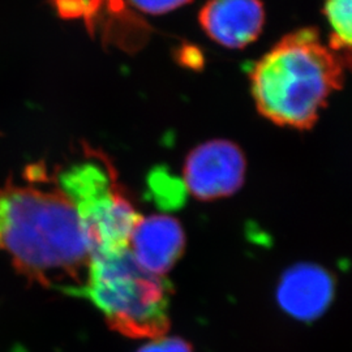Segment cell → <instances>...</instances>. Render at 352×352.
<instances>
[{
	"instance_id": "cell-1",
	"label": "cell",
	"mask_w": 352,
	"mask_h": 352,
	"mask_svg": "<svg viewBox=\"0 0 352 352\" xmlns=\"http://www.w3.org/2000/svg\"><path fill=\"white\" fill-rule=\"evenodd\" d=\"M0 251L29 283L77 298L88 278L91 251L75 206L58 186L36 180L0 187Z\"/></svg>"
},
{
	"instance_id": "cell-2",
	"label": "cell",
	"mask_w": 352,
	"mask_h": 352,
	"mask_svg": "<svg viewBox=\"0 0 352 352\" xmlns=\"http://www.w3.org/2000/svg\"><path fill=\"white\" fill-rule=\"evenodd\" d=\"M343 64L316 28L279 39L251 71L258 113L278 126L309 129L329 98L343 85Z\"/></svg>"
},
{
	"instance_id": "cell-3",
	"label": "cell",
	"mask_w": 352,
	"mask_h": 352,
	"mask_svg": "<svg viewBox=\"0 0 352 352\" xmlns=\"http://www.w3.org/2000/svg\"><path fill=\"white\" fill-rule=\"evenodd\" d=\"M173 287L145 270L126 248L91 256L88 278L77 298H87L110 329L128 338H160L170 327Z\"/></svg>"
},
{
	"instance_id": "cell-4",
	"label": "cell",
	"mask_w": 352,
	"mask_h": 352,
	"mask_svg": "<svg viewBox=\"0 0 352 352\" xmlns=\"http://www.w3.org/2000/svg\"><path fill=\"white\" fill-rule=\"evenodd\" d=\"M84 146L91 161L64 170L58 175V187L75 206L91 256L123 251L142 215L120 184L110 158Z\"/></svg>"
},
{
	"instance_id": "cell-5",
	"label": "cell",
	"mask_w": 352,
	"mask_h": 352,
	"mask_svg": "<svg viewBox=\"0 0 352 352\" xmlns=\"http://www.w3.org/2000/svg\"><path fill=\"white\" fill-rule=\"evenodd\" d=\"M189 192L201 201L234 195L244 183L245 157L227 140H213L190 151L183 168Z\"/></svg>"
},
{
	"instance_id": "cell-6",
	"label": "cell",
	"mask_w": 352,
	"mask_h": 352,
	"mask_svg": "<svg viewBox=\"0 0 352 352\" xmlns=\"http://www.w3.org/2000/svg\"><path fill=\"white\" fill-rule=\"evenodd\" d=\"M206 36L227 49H244L260 37L265 24L261 0H208L199 13Z\"/></svg>"
},
{
	"instance_id": "cell-7",
	"label": "cell",
	"mask_w": 352,
	"mask_h": 352,
	"mask_svg": "<svg viewBox=\"0 0 352 352\" xmlns=\"http://www.w3.org/2000/svg\"><path fill=\"white\" fill-rule=\"evenodd\" d=\"M186 248V234L180 222L170 215L141 218L133 228L128 250L145 270L162 276L170 272Z\"/></svg>"
},
{
	"instance_id": "cell-8",
	"label": "cell",
	"mask_w": 352,
	"mask_h": 352,
	"mask_svg": "<svg viewBox=\"0 0 352 352\" xmlns=\"http://www.w3.org/2000/svg\"><path fill=\"white\" fill-rule=\"evenodd\" d=\"M334 278L325 267L295 265L285 272L278 283V304L291 317L311 321L327 311L334 298Z\"/></svg>"
},
{
	"instance_id": "cell-9",
	"label": "cell",
	"mask_w": 352,
	"mask_h": 352,
	"mask_svg": "<svg viewBox=\"0 0 352 352\" xmlns=\"http://www.w3.org/2000/svg\"><path fill=\"white\" fill-rule=\"evenodd\" d=\"M324 13L331 29L330 49L352 71V0H325Z\"/></svg>"
},
{
	"instance_id": "cell-10",
	"label": "cell",
	"mask_w": 352,
	"mask_h": 352,
	"mask_svg": "<svg viewBox=\"0 0 352 352\" xmlns=\"http://www.w3.org/2000/svg\"><path fill=\"white\" fill-rule=\"evenodd\" d=\"M129 3L141 12L164 14L183 6H187L192 3V0H129Z\"/></svg>"
},
{
	"instance_id": "cell-11",
	"label": "cell",
	"mask_w": 352,
	"mask_h": 352,
	"mask_svg": "<svg viewBox=\"0 0 352 352\" xmlns=\"http://www.w3.org/2000/svg\"><path fill=\"white\" fill-rule=\"evenodd\" d=\"M138 352H192L190 346L180 338H154Z\"/></svg>"
},
{
	"instance_id": "cell-12",
	"label": "cell",
	"mask_w": 352,
	"mask_h": 352,
	"mask_svg": "<svg viewBox=\"0 0 352 352\" xmlns=\"http://www.w3.org/2000/svg\"><path fill=\"white\" fill-rule=\"evenodd\" d=\"M176 58L182 65L188 67V68H201L204 65L202 51L197 46H193V45H189V43L183 45L177 50Z\"/></svg>"
}]
</instances>
